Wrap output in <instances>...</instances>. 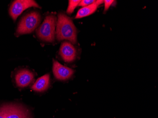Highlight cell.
<instances>
[{"instance_id": "cell-1", "label": "cell", "mask_w": 158, "mask_h": 118, "mask_svg": "<svg viewBox=\"0 0 158 118\" xmlns=\"http://www.w3.org/2000/svg\"><path fill=\"white\" fill-rule=\"evenodd\" d=\"M56 36L59 41L67 40L73 43L77 42V31L72 20L64 13L58 15Z\"/></svg>"}, {"instance_id": "cell-2", "label": "cell", "mask_w": 158, "mask_h": 118, "mask_svg": "<svg viewBox=\"0 0 158 118\" xmlns=\"http://www.w3.org/2000/svg\"><path fill=\"white\" fill-rule=\"evenodd\" d=\"M40 13L36 11L28 13L21 18L16 31L17 35L31 33L38 27L40 22Z\"/></svg>"}, {"instance_id": "cell-3", "label": "cell", "mask_w": 158, "mask_h": 118, "mask_svg": "<svg viewBox=\"0 0 158 118\" xmlns=\"http://www.w3.org/2000/svg\"><path fill=\"white\" fill-rule=\"evenodd\" d=\"M56 18L53 15L48 16L40 26L37 29V36L44 41L53 42L55 40V26Z\"/></svg>"}, {"instance_id": "cell-4", "label": "cell", "mask_w": 158, "mask_h": 118, "mask_svg": "<svg viewBox=\"0 0 158 118\" xmlns=\"http://www.w3.org/2000/svg\"><path fill=\"white\" fill-rule=\"evenodd\" d=\"M5 118H31L28 110L17 104H5L1 106Z\"/></svg>"}, {"instance_id": "cell-5", "label": "cell", "mask_w": 158, "mask_h": 118, "mask_svg": "<svg viewBox=\"0 0 158 118\" xmlns=\"http://www.w3.org/2000/svg\"><path fill=\"white\" fill-rule=\"evenodd\" d=\"M32 7L40 8L39 4L33 0H16L10 8V15L13 20H16L24 10Z\"/></svg>"}, {"instance_id": "cell-6", "label": "cell", "mask_w": 158, "mask_h": 118, "mask_svg": "<svg viewBox=\"0 0 158 118\" xmlns=\"http://www.w3.org/2000/svg\"><path fill=\"white\" fill-rule=\"evenodd\" d=\"M53 72L56 79L60 80L68 79L74 73V71L73 69L65 67L54 60H53Z\"/></svg>"}, {"instance_id": "cell-7", "label": "cell", "mask_w": 158, "mask_h": 118, "mask_svg": "<svg viewBox=\"0 0 158 118\" xmlns=\"http://www.w3.org/2000/svg\"><path fill=\"white\" fill-rule=\"evenodd\" d=\"M16 83L19 87H25L30 86L34 81L33 73L27 69H23L18 72L15 77Z\"/></svg>"}, {"instance_id": "cell-8", "label": "cell", "mask_w": 158, "mask_h": 118, "mask_svg": "<svg viewBox=\"0 0 158 118\" xmlns=\"http://www.w3.org/2000/svg\"><path fill=\"white\" fill-rule=\"evenodd\" d=\"M59 55L64 62L71 63L76 58L77 51L72 43L68 42H64L60 47Z\"/></svg>"}, {"instance_id": "cell-9", "label": "cell", "mask_w": 158, "mask_h": 118, "mask_svg": "<svg viewBox=\"0 0 158 118\" xmlns=\"http://www.w3.org/2000/svg\"><path fill=\"white\" fill-rule=\"evenodd\" d=\"M104 2V1H100V0L96 1L95 2L92 4L82 7V8L78 10L77 15L75 17V18H82L93 14L97 9L98 5L103 3Z\"/></svg>"}, {"instance_id": "cell-10", "label": "cell", "mask_w": 158, "mask_h": 118, "mask_svg": "<svg viewBox=\"0 0 158 118\" xmlns=\"http://www.w3.org/2000/svg\"><path fill=\"white\" fill-rule=\"evenodd\" d=\"M49 84L50 75L48 74L39 78L31 88L35 92H44L48 89Z\"/></svg>"}, {"instance_id": "cell-11", "label": "cell", "mask_w": 158, "mask_h": 118, "mask_svg": "<svg viewBox=\"0 0 158 118\" xmlns=\"http://www.w3.org/2000/svg\"><path fill=\"white\" fill-rule=\"evenodd\" d=\"M81 2L80 0H70L69 1V5L67 10V13L71 14L73 12L75 8L79 5Z\"/></svg>"}, {"instance_id": "cell-12", "label": "cell", "mask_w": 158, "mask_h": 118, "mask_svg": "<svg viewBox=\"0 0 158 118\" xmlns=\"http://www.w3.org/2000/svg\"><path fill=\"white\" fill-rule=\"evenodd\" d=\"M96 1L94 0H82L81 1V2L79 3V6H82V7H85V6H88L92 4L94 2H95Z\"/></svg>"}, {"instance_id": "cell-13", "label": "cell", "mask_w": 158, "mask_h": 118, "mask_svg": "<svg viewBox=\"0 0 158 118\" xmlns=\"http://www.w3.org/2000/svg\"><path fill=\"white\" fill-rule=\"evenodd\" d=\"M114 2V1L113 0H106V1H104V2L105 3V11L108 10L110 6Z\"/></svg>"}, {"instance_id": "cell-14", "label": "cell", "mask_w": 158, "mask_h": 118, "mask_svg": "<svg viewBox=\"0 0 158 118\" xmlns=\"http://www.w3.org/2000/svg\"><path fill=\"white\" fill-rule=\"evenodd\" d=\"M0 118H5V114L2 107H0Z\"/></svg>"}]
</instances>
